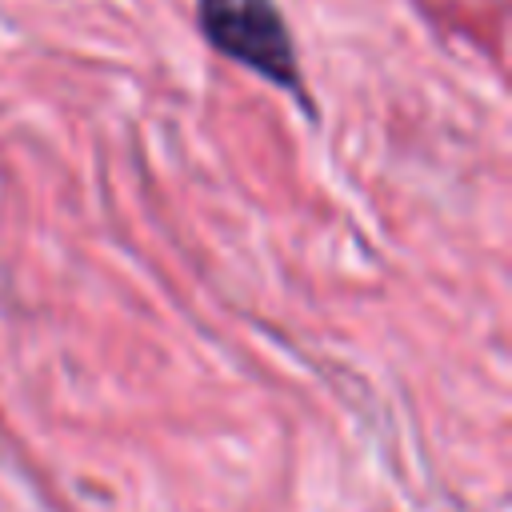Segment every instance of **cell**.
Masks as SVG:
<instances>
[{"label": "cell", "instance_id": "cell-1", "mask_svg": "<svg viewBox=\"0 0 512 512\" xmlns=\"http://www.w3.org/2000/svg\"><path fill=\"white\" fill-rule=\"evenodd\" d=\"M196 20L216 52L292 92L308 108L296 44L276 0H196Z\"/></svg>", "mask_w": 512, "mask_h": 512}]
</instances>
